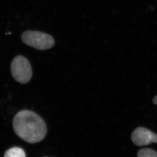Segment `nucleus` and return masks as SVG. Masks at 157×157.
Returning a JSON list of instances; mask_svg holds the SVG:
<instances>
[{"label":"nucleus","mask_w":157,"mask_h":157,"mask_svg":"<svg viewBox=\"0 0 157 157\" xmlns=\"http://www.w3.org/2000/svg\"><path fill=\"white\" fill-rule=\"evenodd\" d=\"M11 72L15 80L21 84L29 82L32 76L31 64L22 56H17L13 59L11 65Z\"/></svg>","instance_id":"obj_3"},{"label":"nucleus","mask_w":157,"mask_h":157,"mask_svg":"<svg viewBox=\"0 0 157 157\" xmlns=\"http://www.w3.org/2000/svg\"><path fill=\"white\" fill-rule=\"evenodd\" d=\"M4 157H26L25 152L22 148L13 147L5 152Z\"/></svg>","instance_id":"obj_5"},{"label":"nucleus","mask_w":157,"mask_h":157,"mask_svg":"<svg viewBox=\"0 0 157 157\" xmlns=\"http://www.w3.org/2000/svg\"><path fill=\"white\" fill-rule=\"evenodd\" d=\"M137 157H157V152L151 148H142L138 151Z\"/></svg>","instance_id":"obj_6"},{"label":"nucleus","mask_w":157,"mask_h":157,"mask_svg":"<svg viewBox=\"0 0 157 157\" xmlns=\"http://www.w3.org/2000/svg\"><path fill=\"white\" fill-rule=\"evenodd\" d=\"M12 124L17 135L29 144L40 142L47 133L44 120L38 114L30 110L19 111L14 117Z\"/></svg>","instance_id":"obj_1"},{"label":"nucleus","mask_w":157,"mask_h":157,"mask_svg":"<svg viewBox=\"0 0 157 157\" xmlns=\"http://www.w3.org/2000/svg\"><path fill=\"white\" fill-rule=\"evenodd\" d=\"M21 39L25 44L38 50L50 49L55 44V40L52 36L41 32H25L21 35Z\"/></svg>","instance_id":"obj_2"},{"label":"nucleus","mask_w":157,"mask_h":157,"mask_svg":"<svg viewBox=\"0 0 157 157\" xmlns=\"http://www.w3.org/2000/svg\"><path fill=\"white\" fill-rule=\"evenodd\" d=\"M132 142L135 145L144 146L157 143V134L144 127H138L131 135Z\"/></svg>","instance_id":"obj_4"},{"label":"nucleus","mask_w":157,"mask_h":157,"mask_svg":"<svg viewBox=\"0 0 157 157\" xmlns=\"http://www.w3.org/2000/svg\"></svg>","instance_id":"obj_8"},{"label":"nucleus","mask_w":157,"mask_h":157,"mask_svg":"<svg viewBox=\"0 0 157 157\" xmlns=\"http://www.w3.org/2000/svg\"><path fill=\"white\" fill-rule=\"evenodd\" d=\"M153 103H154V104H156L157 105V96H156L155 97L153 100Z\"/></svg>","instance_id":"obj_7"}]
</instances>
